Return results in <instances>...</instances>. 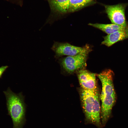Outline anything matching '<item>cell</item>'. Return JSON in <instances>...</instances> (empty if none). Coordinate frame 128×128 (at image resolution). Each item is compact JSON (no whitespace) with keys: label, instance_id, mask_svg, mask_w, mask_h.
Returning <instances> with one entry per match:
<instances>
[{"label":"cell","instance_id":"cell-8","mask_svg":"<svg viewBox=\"0 0 128 128\" xmlns=\"http://www.w3.org/2000/svg\"><path fill=\"white\" fill-rule=\"evenodd\" d=\"M103 38L101 44L109 47L118 42L128 39V30L116 32L107 34Z\"/></svg>","mask_w":128,"mask_h":128},{"label":"cell","instance_id":"cell-10","mask_svg":"<svg viewBox=\"0 0 128 128\" xmlns=\"http://www.w3.org/2000/svg\"><path fill=\"white\" fill-rule=\"evenodd\" d=\"M70 0H50L52 9L55 12L64 14L68 12Z\"/></svg>","mask_w":128,"mask_h":128},{"label":"cell","instance_id":"cell-6","mask_svg":"<svg viewBox=\"0 0 128 128\" xmlns=\"http://www.w3.org/2000/svg\"><path fill=\"white\" fill-rule=\"evenodd\" d=\"M88 44L82 47L71 45L69 43L54 41L51 49L55 53V57L58 58L63 55L72 56L78 54L84 50Z\"/></svg>","mask_w":128,"mask_h":128},{"label":"cell","instance_id":"cell-11","mask_svg":"<svg viewBox=\"0 0 128 128\" xmlns=\"http://www.w3.org/2000/svg\"><path fill=\"white\" fill-rule=\"evenodd\" d=\"M92 0H70L69 12H73L83 8Z\"/></svg>","mask_w":128,"mask_h":128},{"label":"cell","instance_id":"cell-12","mask_svg":"<svg viewBox=\"0 0 128 128\" xmlns=\"http://www.w3.org/2000/svg\"><path fill=\"white\" fill-rule=\"evenodd\" d=\"M8 67L7 66H3L0 67V77Z\"/></svg>","mask_w":128,"mask_h":128},{"label":"cell","instance_id":"cell-3","mask_svg":"<svg viewBox=\"0 0 128 128\" xmlns=\"http://www.w3.org/2000/svg\"><path fill=\"white\" fill-rule=\"evenodd\" d=\"M8 113L12 119L13 128H23L25 122L26 105L22 92L16 94L9 89L4 92Z\"/></svg>","mask_w":128,"mask_h":128},{"label":"cell","instance_id":"cell-9","mask_svg":"<svg viewBox=\"0 0 128 128\" xmlns=\"http://www.w3.org/2000/svg\"><path fill=\"white\" fill-rule=\"evenodd\" d=\"M88 25L101 30L107 34L118 31L128 30V26L124 27L114 23L104 24L89 23Z\"/></svg>","mask_w":128,"mask_h":128},{"label":"cell","instance_id":"cell-5","mask_svg":"<svg viewBox=\"0 0 128 128\" xmlns=\"http://www.w3.org/2000/svg\"><path fill=\"white\" fill-rule=\"evenodd\" d=\"M128 4L121 3L105 5V12L112 23L124 27L128 26L125 15V9Z\"/></svg>","mask_w":128,"mask_h":128},{"label":"cell","instance_id":"cell-2","mask_svg":"<svg viewBox=\"0 0 128 128\" xmlns=\"http://www.w3.org/2000/svg\"><path fill=\"white\" fill-rule=\"evenodd\" d=\"M80 94L85 124H93L98 128H102L100 117L101 107L97 89L81 88Z\"/></svg>","mask_w":128,"mask_h":128},{"label":"cell","instance_id":"cell-7","mask_svg":"<svg viewBox=\"0 0 128 128\" xmlns=\"http://www.w3.org/2000/svg\"><path fill=\"white\" fill-rule=\"evenodd\" d=\"M78 77L81 88L89 90L97 89L95 73L82 69L79 71Z\"/></svg>","mask_w":128,"mask_h":128},{"label":"cell","instance_id":"cell-4","mask_svg":"<svg viewBox=\"0 0 128 128\" xmlns=\"http://www.w3.org/2000/svg\"><path fill=\"white\" fill-rule=\"evenodd\" d=\"M92 50L91 47L88 44L86 49L81 53L61 59L60 63L62 67L69 73L82 69L86 66L88 55Z\"/></svg>","mask_w":128,"mask_h":128},{"label":"cell","instance_id":"cell-1","mask_svg":"<svg viewBox=\"0 0 128 128\" xmlns=\"http://www.w3.org/2000/svg\"><path fill=\"white\" fill-rule=\"evenodd\" d=\"M114 73L106 69L97 75L102 85L100 99L101 101L100 117L102 127L111 117L113 107L115 103L116 95L113 84Z\"/></svg>","mask_w":128,"mask_h":128},{"label":"cell","instance_id":"cell-13","mask_svg":"<svg viewBox=\"0 0 128 128\" xmlns=\"http://www.w3.org/2000/svg\"></svg>","mask_w":128,"mask_h":128}]
</instances>
